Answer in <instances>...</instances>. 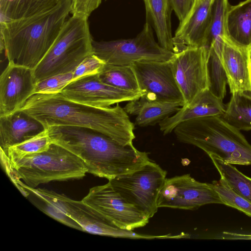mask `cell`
<instances>
[{
  "label": "cell",
  "mask_w": 251,
  "mask_h": 251,
  "mask_svg": "<svg viewBox=\"0 0 251 251\" xmlns=\"http://www.w3.org/2000/svg\"><path fill=\"white\" fill-rule=\"evenodd\" d=\"M226 108L222 100L206 89L189 104L181 107L173 116L161 120L159 123L160 130L164 135L168 134L178 125L187 120L208 116H221L225 112Z\"/></svg>",
  "instance_id": "ac0fdd59"
},
{
  "label": "cell",
  "mask_w": 251,
  "mask_h": 251,
  "mask_svg": "<svg viewBox=\"0 0 251 251\" xmlns=\"http://www.w3.org/2000/svg\"><path fill=\"white\" fill-rule=\"evenodd\" d=\"M52 144L47 129L38 134L8 148L5 154L10 161L47 150Z\"/></svg>",
  "instance_id": "f1b7e54d"
},
{
  "label": "cell",
  "mask_w": 251,
  "mask_h": 251,
  "mask_svg": "<svg viewBox=\"0 0 251 251\" xmlns=\"http://www.w3.org/2000/svg\"><path fill=\"white\" fill-rule=\"evenodd\" d=\"M46 129L40 122L21 110L0 117V150L6 153L9 147L27 140Z\"/></svg>",
  "instance_id": "d6986e66"
},
{
  "label": "cell",
  "mask_w": 251,
  "mask_h": 251,
  "mask_svg": "<svg viewBox=\"0 0 251 251\" xmlns=\"http://www.w3.org/2000/svg\"><path fill=\"white\" fill-rule=\"evenodd\" d=\"M183 105V101L150 100L142 96L129 101L124 108L127 114L136 116V125L147 126L159 123Z\"/></svg>",
  "instance_id": "ffe728a7"
},
{
  "label": "cell",
  "mask_w": 251,
  "mask_h": 251,
  "mask_svg": "<svg viewBox=\"0 0 251 251\" xmlns=\"http://www.w3.org/2000/svg\"><path fill=\"white\" fill-rule=\"evenodd\" d=\"M220 117L238 130H251V92L232 93L225 112Z\"/></svg>",
  "instance_id": "cb8c5ba5"
},
{
  "label": "cell",
  "mask_w": 251,
  "mask_h": 251,
  "mask_svg": "<svg viewBox=\"0 0 251 251\" xmlns=\"http://www.w3.org/2000/svg\"><path fill=\"white\" fill-rule=\"evenodd\" d=\"M148 22L154 31L158 43L163 48L175 52L171 15V0H143Z\"/></svg>",
  "instance_id": "7402d4cb"
},
{
  "label": "cell",
  "mask_w": 251,
  "mask_h": 251,
  "mask_svg": "<svg viewBox=\"0 0 251 251\" xmlns=\"http://www.w3.org/2000/svg\"><path fill=\"white\" fill-rule=\"evenodd\" d=\"M221 59L230 93L251 92V59L249 50L234 45L225 39Z\"/></svg>",
  "instance_id": "e0dca14e"
},
{
  "label": "cell",
  "mask_w": 251,
  "mask_h": 251,
  "mask_svg": "<svg viewBox=\"0 0 251 251\" xmlns=\"http://www.w3.org/2000/svg\"><path fill=\"white\" fill-rule=\"evenodd\" d=\"M180 142L196 146L232 165H251V145L240 130L220 116L187 120L174 129Z\"/></svg>",
  "instance_id": "277c9868"
},
{
  "label": "cell",
  "mask_w": 251,
  "mask_h": 251,
  "mask_svg": "<svg viewBox=\"0 0 251 251\" xmlns=\"http://www.w3.org/2000/svg\"><path fill=\"white\" fill-rule=\"evenodd\" d=\"M166 175V171L150 160L139 169L108 182L126 201L150 219L157 211V200Z\"/></svg>",
  "instance_id": "ba28073f"
},
{
  "label": "cell",
  "mask_w": 251,
  "mask_h": 251,
  "mask_svg": "<svg viewBox=\"0 0 251 251\" xmlns=\"http://www.w3.org/2000/svg\"><path fill=\"white\" fill-rule=\"evenodd\" d=\"M225 238L251 240V234H245L233 232L223 233Z\"/></svg>",
  "instance_id": "d590c367"
},
{
  "label": "cell",
  "mask_w": 251,
  "mask_h": 251,
  "mask_svg": "<svg viewBox=\"0 0 251 251\" xmlns=\"http://www.w3.org/2000/svg\"><path fill=\"white\" fill-rule=\"evenodd\" d=\"M73 80V71L48 77L35 84L34 94L60 93L66 86Z\"/></svg>",
  "instance_id": "4dcf8cb0"
},
{
  "label": "cell",
  "mask_w": 251,
  "mask_h": 251,
  "mask_svg": "<svg viewBox=\"0 0 251 251\" xmlns=\"http://www.w3.org/2000/svg\"><path fill=\"white\" fill-rule=\"evenodd\" d=\"M225 37L238 47H251V0L228 7L225 24Z\"/></svg>",
  "instance_id": "44dd1931"
},
{
  "label": "cell",
  "mask_w": 251,
  "mask_h": 251,
  "mask_svg": "<svg viewBox=\"0 0 251 251\" xmlns=\"http://www.w3.org/2000/svg\"><path fill=\"white\" fill-rule=\"evenodd\" d=\"M88 18L72 15L67 19L53 43L33 70L35 83L48 77L74 71L93 53Z\"/></svg>",
  "instance_id": "5b68a950"
},
{
  "label": "cell",
  "mask_w": 251,
  "mask_h": 251,
  "mask_svg": "<svg viewBox=\"0 0 251 251\" xmlns=\"http://www.w3.org/2000/svg\"><path fill=\"white\" fill-rule=\"evenodd\" d=\"M109 223L128 230L146 225L149 218L107 183L92 187L81 200Z\"/></svg>",
  "instance_id": "30bf717a"
},
{
  "label": "cell",
  "mask_w": 251,
  "mask_h": 251,
  "mask_svg": "<svg viewBox=\"0 0 251 251\" xmlns=\"http://www.w3.org/2000/svg\"><path fill=\"white\" fill-rule=\"evenodd\" d=\"M105 64L103 60L92 53L87 56L73 71L74 80L89 75L99 74Z\"/></svg>",
  "instance_id": "1f68e13d"
},
{
  "label": "cell",
  "mask_w": 251,
  "mask_h": 251,
  "mask_svg": "<svg viewBox=\"0 0 251 251\" xmlns=\"http://www.w3.org/2000/svg\"><path fill=\"white\" fill-rule=\"evenodd\" d=\"M213 0H196L173 36L175 53L187 48L207 47Z\"/></svg>",
  "instance_id": "2e32d148"
},
{
  "label": "cell",
  "mask_w": 251,
  "mask_h": 251,
  "mask_svg": "<svg viewBox=\"0 0 251 251\" xmlns=\"http://www.w3.org/2000/svg\"><path fill=\"white\" fill-rule=\"evenodd\" d=\"M173 10L181 23L192 9L196 0H171Z\"/></svg>",
  "instance_id": "e575fe53"
},
{
  "label": "cell",
  "mask_w": 251,
  "mask_h": 251,
  "mask_svg": "<svg viewBox=\"0 0 251 251\" xmlns=\"http://www.w3.org/2000/svg\"><path fill=\"white\" fill-rule=\"evenodd\" d=\"M221 177L237 194L251 202V178L245 176L232 164L212 155H208Z\"/></svg>",
  "instance_id": "d4e9b609"
},
{
  "label": "cell",
  "mask_w": 251,
  "mask_h": 251,
  "mask_svg": "<svg viewBox=\"0 0 251 251\" xmlns=\"http://www.w3.org/2000/svg\"><path fill=\"white\" fill-rule=\"evenodd\" d=\"M9 161L19 179L33 188L51 181L80 179L88 172L82 159L53 143L44 151Z\"/></svg>",
  "instance_id": "8992f818"
},
{
  "label": "cell",
  "mask_w": 251,
  "mask_h": 251,
  "mask_svg": "<svg viewBox=\"0 0 251 251\" xmlns=\"http://www.w3.org/2000/svg\"><path fill=\"white\" fill-rule=\"evenodd\" d=\"M223 204L235 208L251 217V202L237 194L221 177L212 182Z\"/></svg>",
  "instance_id": "f546056e"
},
{
  "label": "cell",
  "mask_w": 251,
  "mask_h": 251,
  "mask_svg": "<svg viewBox=\"0 0 251 251\" xmlns=\"http://www.w3.org/2000/svg\"><path fill=\"white\" fill-rule=\"evenodd\" d=\"M249 52H250V57H251V47L249 49Z\"/></svg>",
  "instance_id": "8d00e7d4"
},
{
  "label": "cell",
  "mask_w": 251,
  "mask_h": 251,
  "mask_svg": "<svg viewBox=\"0 0 251 251\" xmlns=\"http://www.w3.org/2000/svg\"><path fill=\"white\" fill-rule=\"evenodd\" d=\"M21 186L43 201L49 202L56 205L76 222L83 231L99 235L132 239H165L166 237V235L143 234L132 230L120 229L109 223L82 201L73 200L64 194H59L52 190L30 188L24 183L21 184Z\"/></svg>",
  "instance_id": "9c48e42d"
},
{
  "label": "cell",
  "mask_w": 251,
  "mask_h": 251,
  "mask_svg": "<svg viewBox=\"0 0 251 251\" xmlns=\"http://www.w3.org/2000/svg\"><path fill=\"white\" fill-rule=\"evenodd\" d=\"M209 48H187L175 53L170 60L184 105L208 88L207 62Z\"/></svg>",
  "instance_id": "7c38bea8"
},
{
  "label": "cell",
  "mask_w": 251,
  "mask_h": 251,
  "mask_svg": "<svg viewBox=\"0 0 251 251\" xmlns=\"http://www.w3.org/2000/svg\"><path fill=\"white\" fill-rule=\"evenodd\" d=\"M60 0H0V22L16 20L42 12Z\"/></svg>",
  "instance_id": "603a6c76"
},
{
  "label": "cell",
  "mask_w": 251,
  "mask_h": 251,
  "mask_svg": "<svg viewBox=\"0 0 251 251\" xmlns=\"http://www.w3.org/2000/svg\"><path fill=\"white\" fill-rule=\"evenodd\" d=\"M98 75L101 81L111 86L129 91L141 92L131 65L106 64Z\"/></svg>",
  "instance_id": "484cf974"
},
{
  "label": "cell",
  "mask_w": 251,
  "mask_h": 251,
  "mask_svg": "<svg viewBox=\"0 0 251 251\" xmlns=\"http://www.w3.org/2000/svg\"><path fill=\"white\" fill-rule=\"evenodd\" d=\"M52 143L86 164L88 173L108 180L137 170L151 160L148 153L132 145H123L95 130L72 126L47 128Z\"/></svg>",
  "instance_id": "7a4b0ae2"
},
{
  "label": "cell",
  "mask_w": 251,
  "mask_h": 251,
  "mask_svg": "<svg viewBox=\"0 0 251 251\" xmlns=\"http://www.w3.org/2000/svg\"><path fill=\"white\" fill-rule=\"evenodd\" d=\"M142 96L150 100L183 101L171 63L140 61L131 65Z\"/></svg>",
  "instance_id": "5bb4252c"
},
{
  "label": "cell",
  "mask_w": 251,
  "mask_h": 251,
  "mask_svg": "<svg viewBox=\"0 0 251 251\" xmlns=\"http://www.w3.org/2000/svg\"><path fill=\"white\" fill-rule=\"evenodd\" d=\"M209 91L223 101L226 94L227 79L221 57L213 46L209 49L207 62Z\"/></svg>",
  "instance_id": "4316f807"
},
{
  "label": "cell",
  "mask_w": 251,
  "mask_h": 251,
  "mask_svg": "<svg viewBox=\"0 0 251 251\" xmlns=\"http://www.w3.org/2000/svg\"><path fill=\"white\" fill-rule=\"evenodd\" d=\"M66 99L81 104L106 107L138 99L145 93L120 89L109 85L99 78L98 74L74 80L60 92Z\"/></svg>",
  "instance_id": "4fadbf2b"
},
{
  "label": "cell",
  "mask_w": 251,
  "mask_h": 251,
  "mask_svg": "<svg viewBox=\"0 0 251 251\" xmlns=\"http://www.w3.org/2000/svg\"><path fill=\"white\" fill-rule=\"evenodd\" d=\"M41 210L47 215L71 227L83 231L81 227L72 218L69 217L55 204L47 201Z\"/></svg>",
  "instance_id": "d6a6232c"
},
{
  "label": "cell",
  "mask_w": 251,
  "mask_h": 251,
  "mask_svg": "<svg viewBox=\"0 0 251 251\" xmlns=\"http://www.w3.org/2000/svg\"><path fill=\"white\" fill-rule=\"evenodd\" d=\"M72 0L33 16L0 22V51L8 62L33 70L49 50L71 13Z\"/></svg>",
  "instance_id": "3957f363"
},
{
  "label": "cell",
  "mask_w": 251,
  "mask_h": 251,
  "mask_svg": "<svg viewBox=\"0 0 251 251\" xmlns=\"http://www.w3.org/2000/svg\"><path fill=\"white\" fill-rule=\"evenodd\" d=\"M212 203L223 204L212 183L197 181L190 174L166 178L157 200L158 208L187 210Z\"/></svg>",
  "instance_id": "8fae6325"
},
{
  "label": "cell",
  "mask_w": 251,
  "mask_h": 251,
  "mask_svg": "<svg viewBox=\"0 0 251 251\" xmlns=\"http://www.w3.org/2000/svg\"><path fill=\"white\" fill-rule=\"evenodd\" d=\"M229 6L228 0H213L212 20L208 36L207 48L213 46L221 56L225 40V24Z\"/></svg>",
  "instance_id": "83f0119b"
},
{
  "label": "cell",
  "mask_w": 251,
  "mask_h": 251,
  "mask_svg": "<svg viewBox=\"0 0 251 251\" xmlns=\"http://www.w3.org/2000/svg\"><path fill=\"white\" fill-rule=\"evenodd\" d=\"M102 0H72V15L88 18L100 4Z\"/></svg>",
  "instance_id": "836d02e7"
},
{
  "label": "cell",
  "mask_w": 251,
  "mask_h": 251,
  "mask_svg": "<svg viewBox=\"0 0 251 251\" xmlns=\"http://www.w3.org/2000/svg\"><path fill=\"white\" fill-rule=\"evenodd\" d=\"M33 70L8 62L0 76V117L18 110L34 94Z\"/></svg>",
  "instance_id": "9a60e30c"
},
{
  "label": "cell",
  "mask_w": 251,
  "mask_h": 251,
  "mask_svg": "<svg viewBox=\"0 0 251 251\" xmlns=\"http://www.w3.org/2000/svg\"><path fill=\"white\" fill-rule=\"evenodd\" d=\"M40 122L46 128L72 126L100 132L123 145H132L134 125L119 103L114 107H97L75 102L60 93H37L18 110Z\"/></svg>",
  "instance_id": "6da1fadb"
},
{
  "label": "cell",
  "mask_w": 251,
  "mask_h": 251,
  "mask_svg": "<svg viewBox=\"0 0 251 251\" xmlns=\"http://www.w3.org/2000/svg\"><path fill=\"white\" fill-rule=\"evenodd\" d=\"M93 52L106 64L131 66L140 61H168L175 52L162 47L154 37L153 29L146 22L134 38L111 41L93 40Z\"/></svg>",
  "instance_id": "52a82bcc"
}]
</instances>
